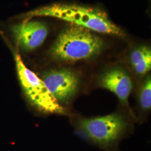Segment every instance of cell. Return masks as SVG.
<instances>
[{
	"label": "cell",
	"instance_id": "1",
	"mask_svg": "<svg viewBox=\"0 0 151 151\" xmlns=\"http://www.w3.org/2000/svg\"><path fill=\"white\" fill-rule=\"evenodd\" d=\"M34 16H49L85 27L92 32L123 37L122 30L100 10L76 5L53 4L36 9L25 14L26 19Z\"/></svg>",
	"mask_w": 151,
	"mask_h": 151
},
{
	"label": "cell",
	"instance_id": "2",
	"mask_svg": "<svg viewBox=\"0 0 151 151\" xmlns=\"http://www.w3.org/2000/svg\"><path fill=\"white\" fill-rule=\"evenodd\" d=\"M103 48L101 38L87 29L73 25L60 33L49 54L55 60L75 62L94 58Z\"/></svg>",
	"mask_w": 151,
	"mask_h": 151
},
{
	"label": "cell",
	"instance_id": "3",
	"mask_svg": "<svg viewBox=\"0 0 151 151\" xmlns=\"http://www.w3.org/2000/svg\"><path fill=\"white\" fill-rule=\"evenodd\" d=\"M128 125L124 116L115 113L102 116L81 118L77 123V132L82 138L104 151H118Z\"/></svg>",
	"mask_w": 151,
	"mask_h": 151
},
{
	"label": "cell",
	"instance_id": "4",
	"mask_svg": "<svg viewBox=\"0 0 151 151\" xmlns=\"http://www.w3.org/2000/svg\"><path fill=\"white\" fill-rule=\"evenodd\" d=\"M14 59L22 90L32 106L45 113L67 114V109L53 96L43 80L25 65L20 54L15 53Z\"/></svg>",
	"mask_w": 151,
	"mask_h": 151
},
{
	"label": "cell",
	"instance_id": "5",
	"mask_svg": "<svg viewBox=\"0 0 151 151\" xmlns=\"http://www.w3.org/2000/svg\"><path fill=\"white\" fill-rule=\"evenodd\" d=\"M41 79L53 96L62 106L71 102L80 85L78 73L68 68L49 70L42 76Z\"/></svg>",
	"mask_w": 151,
	"mask_h": 151
},
{
	"label": "cell",
	"instance_id": "6",
	"mask_svg": "<svg viewBox=\"0 0 151 151\" xmlns=\"http://www.w3.org/2000/svg\"><path fill=\"white\" fill-rule=\"evenodd\" d=\"M11 32L17 45L25 51H32L43 43L48 34L47 26L38 21H25L13 25Z\"/></svg>",
	"mask_w": 151,
	"mask_h": 151
},
{
	"label": "cell",
	"instance_id": "7",
	"mask_svg": "<svg viewBox=\"0 0 151 151\" xmlns=\"http://www.w3.org/2000/svg\"><path fill=\"white\" fill-rule=\"evenodd\" d=\"M98 84L100 87L113 92L125 105H129L128 99L132 90L133 82L125 70L119 67L109 69L99 77Z\"/></svg>",
	"mask_w": 151,
	"mask_h": 151
},
{
	"label": "cell",
	"instance_id": "8",
	"mask_svg": "<svg viewBox=\"0 0 151 151\" xmlns=\"http://www.w3.org/2000/svg\"><path fill=\"white\" fill-rule=\"evenodd\" d=\"M130 62L137 75L143 76L151 69V49L148 46H140L134 49L130 55Z\"/></svg>",
	"mask_w": 151,
	"mask_h": 151
},
{
	"label": "cell",
	"instance_id": "9",
	"mask_svg": "<svg viewBox=\"0 0 151 151\" xmlns=\"http://www.w3.org/2000/svg\"><path fill=\"white\" fill-rule=\"evenodd\" d=\"M138 100L141 109L148 111L151 108V78L148 76L142 83L138 94Z\"/></svg>",
	"mask_w": 151,
	"mask_h": 151
}]
</instances>
